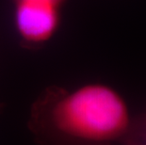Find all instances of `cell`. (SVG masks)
I'll return each instance as SVG.
<instances>
[{
    "mask_svg": "<svg viewBox=\"0 0 146 145\" xmlns=\"http://www.w3.org/2000/svg\"><path fill=\"white\" fill-rule=\"evenodd\" d=\"M134 122L125 99L104 83L72 91L46 88L32 104L29 125L44 145H111L122 142Z\"/></svg>",
    "mask_w": 146,
    "mask_h": 145,
    "instance_id": "6da1fadb",
    "label": "cell"
},
{
    "mask_svg": "<svg viewBox=\"0 0 146 145\" xmlns=\"http://www.w3.org/2000/svg\"><path fill=\"white\" fill-rule=\"evenodd\" d=\"M13 22L23 44L38 47L51 41L60 29L61 7L38 1L13 2Z\"/></svg>",
    "mask_w": 146,
    "mask_h": 145,
    "instance_id": "7a4b0ae2",
    "label": "cell"
},
{
    "mask_svg": "<svg viewBox=\"0 0 146 145\" xmlns=\"http://www.w3.org/2000/svg\"><path fill=\"white\" fill-rule=\"evenodd\" d=\"M129 135L133 138L137 145H146V116L143 122H134Z\"/></svg>",
    "mask_w": 146,
    "mask_h": 145,
    "instance_id": "3957f363",
    "label": "cell"
},
{
    "mask_svg": "<svg viewBox=\"0 0 146 145\" xmlns=\"http://www.w3.org/2000/svg\"><path fill=\"white\" fill-rule=\"evenodd\" d=\"M12 3L13 2H17V1H23V0H11ZM29 1H38V2H47V3H52V4H55L57 6H60V7L62 8L63 5L65 4V2L67 0H29Z\"/></svg>",
    "mask_w": 146,
    "mask_h": 145,
    "instance_id": "277c9868",
    "label": "cell"
},
{
    "mask_svg": "<svg viewBox=\"0 0 146 145\" xmlns=\"http://www.w3.org/2000/svg\"><path fill=\"white\" fill-rule=\"evenodd\" d=\"M123 145H137V143L135 142V140H133V138L130 135H127L126 137L123 138V141L121 142Z\"/></svg>",
    "mask_w": 146,
    "mask_h": 145,
    "instance_id": "5b68a950",
    "label": "cell"
},
{
    "mask_svg": "<svg viewBox=\"0 0 146 145\" xmlns=\"http://www.w3.org/2000/svg\"><path fill=\"white\" fill-rule=\"evenodd\" d=\"M2 107H3V106H2V105H1V104H0V109H2Z\"/></svg>",
    "mask_w": 146,
    "mask_h": 145,
    "instance_id": "8992f818",
    "label": "cell"
}]
</instances>
